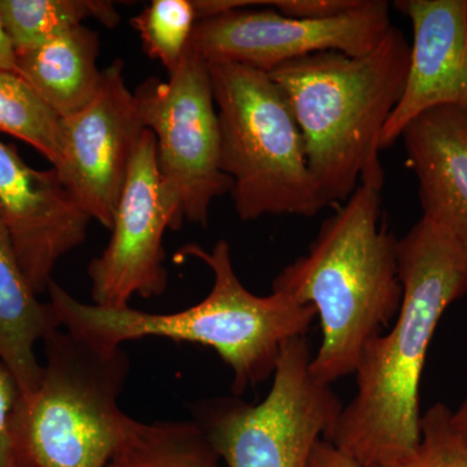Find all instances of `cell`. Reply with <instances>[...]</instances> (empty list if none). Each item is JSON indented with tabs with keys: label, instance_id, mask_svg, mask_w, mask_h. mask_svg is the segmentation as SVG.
Listing matches in <instances>:
<instances>
[{
	"label": "cell",
	"instance_id": "6da1fadb",
	"mask_svg": "<svg viewBox=\"0 0 467 467\" xmlns=\"http://www.w3.org/2000/svg\"><path fill=\"white\" fill-rule=\"evenodd\" d=\"M402 301L392 327L362 352L358 391L325 441L368 467H395L420 441V386L439 322L467 295V254L423 217L398 239Z\"/></svg>",
	"mask_w": 467,
	"mask_h": 467
},
{
	"label": "cell",
	"instance_id": "7a4b0ae2",
	"mask_svg": "<svg viewBox=\"0 0 467 467\" xmlns=\"http://www.w3.org/2000/svg\"><path fill=\"white\" fill-rule=\"evenodd\" d=\"M180 256L201 260L213 275L211 292L190 308L165 315L131 306L104 308L76 299L55 281L47 290L51 306L61 328L98 346L161 337L208 347L233 371L232 389L239 398L273 377L285 344L306 337L317 312L284 292L252 294L234 270L226 241H218L212 251L192 243L181 248Z\"/></svg>",
	"mask_w": 467,
	"mask_h": 467
},
{
	"label": "cell",
	"instance_id": "3957f363",
	"mask_svg": "<svg viewBox=\"0 0 467 467\" xmlns=\"http://www.w3.org/2000/svg\"><path fill=\"white\" fill-rule=\"evenodd\" d=\"M382 192L359 184L326 218L308 252L284 267L272 291L317 312L321 346L310 373L331 384L355 374L368 343L400 310L398 239L383 221Z\"/></svg>",
	"mask_w": 467,
	"mask_h": 467
},
{
	"label": "cell",
	"instance_id": "277c9868",
	"mask_svg": "<svg viewBox=\"0 0 467 467\" xmlns=\"http://www.w3.org/2000/svg\"><path fill=\"white\" fill-rule=\"evenodd\" d=\"M410 45L391 26L373 51L318 52L269 76L287 97L326 207H339L359 184L382 192L380 135L407 81Z\"/></svg>",
	"mask_w": 467,
	"mask_h": 467
},
{
	"label": "cell",
	"instance_id": "5b68a950",
	"mask_svg": "<svg viewBox=\"0 0 467 467\" xmlns=\"http://www.w3.org/2000/svg\"><path fill=\"white\" fill-rule=\"evenodd\" d=\"M38 387L14 420L18 467H104L124 435L119 408L130 371L124 347L58 328L46 337Z\"/></svg>",
	"mask_w": 467,
	"mask_h": 467
},
{
	"label": "cell",
	"instance_id": "8992f818",
	"mask_svg": "<svg viewBox=\"0 0 467 467\" xmlns=\"http://www.w3.org/2000/svg\"><path fill=\"white\" fill-rule=\"evenodd\" d=\"M208 66L220 121L221 169L232 180L238 217L317 216L326 205L284 90L269 73L251 67Z\"/></svg>",
	"mask_w": 467,
	"mask_h": 467
},
{
	"label": "cell",
	"instance_id": "52a82bcc",
	"mask_svg": "<svg viewBox=\"0 0 467 467\" xmlns=\"http://www.w3.org/2000/svg\"><path fill=\"white\" fill-rule=\"evenodd\" d=\"M306 337L282 349L272 387L259 404L238 396L196 402L193 420L226 467H308L316 445L344 407L331 384L310 373Z\"/></svg>",
	"mask_w": 467,
	"mask_h": 467
},
{
	"label": "cell",
	"instance_id": "ba28073f",
	"mask_svg": "<svg viewBox=\"0 0 467 467\" xmlns=\"http://www.w3.org/2000/svg\"><path fill=\"white\" fill-rule=\"evenodd\" d=\"M134 92L156 140L160 174L183 220L205 227L212 202L232 190L221 169V131L209 66L192 47L167 81L150 77Z\"/></svg>",
	"mask_w": 467,
	"mask_h": 467
},
{
	"label": "cell",
	"instance_id": "9c48e42d",
	"mask_svg": "<svg viewBox=\"0 0 467 467\" xmlns=\"http://www.w3.org/2000/svg\"><path fill=\"white\" fill-rule=\"evenodd\" d=\"M180 205L160 174L156 140L144 130L117 205L109 245L88 265L91 299L104 308L130 306L134 296H161L168 288L165 232L183 223Z\"/></svg>",
	"mask_w": 467,
	"mask_h": 467
},
{
	"label": "cell",
	"instance_id": "30bf717a",
	"mask_svg": "<svg viewBox=\"0 0 467 467\" xmlns=\"http://www.w3.org/2000/svg\"><path fill=\"white\" fill-rule=\"evenodd\" d=\"M391 26L384 0H362L358 8L330 20H301L275 9H236L199 21L190 47L208 64H241L272 73L318 52L362 57L379 45Z\"/></svg>",
	"mask_w": 467,
	"mask_h": 467
},
{
	"label": "cell",
	"instance_id": "8fae6325",
	"mask_svg": "<svg viewBox=\"0 0 467 467\" xmlns=\"http://www.w3.org/2000/svg\"><path fill=\"white\" fill-rule=\"evenodd\" d=\"M124 61L101 70L97 94L78 112L61 119V181L91 220L112 229L129 168L144 133Z\"/></svg>",
	"mask_w": 467,
	"mask_h": 467
},
{
	"label": "cell",
	"instance_id": "7c38bea8",
	"mask_svg": "<svg viewBox=\"0 0 467 467\" xmlns=\"http://www.w3.org/2000/svg\"><path fill=\"white\" fill-rule=\"evenodd\" d=\"M91 221L57 169L36 171L0 140V223L36 294L47 292L55 266L85 242Z\"/></svg>",
	"mask_w": 467,
	"mask_h": 467
},
{
	"label": "cell",
	"instance_id": "4fadbf2b",
	"mask_svg": "<svg viewBox=\"0 0 467 467\" xmlns=\"http://www.w3.org/2000/svg\"><path fill=\"white\" fill-rule=\"evenodd\" d=\"M413 43L400 100L380 135V150L401 140L427 110L451 107L467 116V0H400Z\"/></svg>",
	"mask_w": 467,
	"mask_h": 467
},
{
	"label": "cell",
	"instance_id": "5bb4252c",
	"mask_svg": "<svg viewBox=\"0 0 467 467\" xmlns=\"http://www.w3.org/2000/svg\"><path fill=\"white\" fill-rule=\"evenodd\" d=\"M401 140L423 217L447 230L467 254V116L451 107L427 110Z\"/></svg>",
	"mask_w": 467,
	"mask_h": 467
},
{
	"label": "cell",
	"instance_id": "9a60e30c",
	"mask_svg": "<svg viewBox=\"0 0 467 467\" xmlns=\"http://www.w3.org/2000/svg\"><path fill=\"white\" fill-rule=\"evenodd\" d=\"M58 328L54 306L38 299L0 223V362L16 380L21 398L32 395L41 380L36 346Z\"/></svg>",
	"mask_w": 467,
	"mask_h": 467
},
{
	"label": "cell",
	"instance_id": "2e32d148",
	"mask_svg": "<svg viewBox=\"0 0 467 467\" xmlns=\"http://www.w3.org/2000/svg\"><path fill=\"white\" fill-rule=\"evenodd\" d=\"M99 36L79 26L50 41L16 52L18 75L61 119L88 106L99 88Z\"/></svg>",
	"mask_w": 467,
	"mask_h": 467
},
{
	"label": "cell",
	"instance_id": "e0dca14e",
	"mask_svg": "<svg viewBox=\"0 0 467 467\" xmlns=\"http://www.w3.org/2000/svg\"><path fill=\"white\" fill-rule=\"evenodd\" d=\"M104 467H226L195 420L142 422L129 417Z\"/></svg>",
	"mask_w": 467,
	"mask_h": 467
},
{
	"label": "cell",
	"instance_id": "ac0fdd59",
	"mask_svg": "<svg viewBox=\"0 0 467 467\" xmlns=\"http://www.w3.org/2000/svg\"><path fill=\"white\" fill-rule=\"evenodd\" d=\"M5 29L16 52L29 50L95 18L107 27L119 23L107 0H0Z\"/></svg>",
	"mask_w": 467,
	"mask_h": 467
},
{
	"label": "cell",
	"instance_id": "d6986e66",
	"mask_svg": "<svg viewBox=\"0 0 467 467\" xmlns=\"http://www.w3.org/2000/svg\"><path fill=\"white\" fill-rule=\"evenodd\" d=\"M0 133L42 153L52 168L63 160L61 117L16 73L0 70Z\"/></svg>",
	"mask_w": 467,
	"mask_h": 467
},
{
	"label": "cell",
	"instance_id": "ffe728a7",
	"mask_svg": "<svg viewBox=\"0 0 467 467\" xmlns=\"http://www.w3.org/2000/svg\"><path fill=\"white\" fill-rule=\"evenodd\" d=\"M198 24L192 0H153L131 20L143 50L173 73L189 47Z\"/></svg>",
	"mask_w": 467,
	"mask_h": 467
},
{
	"label": "cell",
	"instance_id": "44dd1931",
	"mask_svg": "<svg viewBox=\"0 0 467 467\" xmlns=\"http://www.w3.org/2000/svg\"><path fill=\"white\" fill-rule=\"evenodd\" d=\"M395 467H467V445L451 425L447 405L436 402L422 414L417 451Z\"/></svg>",
	"mask_w": 467,
	"mask_h": 467
},
{
	"label": "cell",
	"instance_id": "7402d4cb",
	"mask_svg": "<svg viewBox=\"0 0 467 467\" xmlns=\"http://www.w3.org/2000/svg\"><path fill=\"white\" fill-rule=\"evenodd\" d=\"M20 399L16 380L0 362V467H18L14 420Z\"/></svg>",
	"mask_w": 467,
	"mask_h": 467
},
{
	"label": "cell",
	"instance_id": "603a6c76",
	"mask_svg": "<svg viewBox=\"0 0 467 467\" xmlns=\"http://www.w3.org/2000/svg\"><path fill=\"white\" fill-rule=\"evenodd\" d=\"M362 0H270L266 5L275 7L285 16L301 20H330L358 8Z\"/></svg>",
	"mask_w": 467,
	"mask_h": 467
},
{
	"label": "cell",
	"instance_id": "cb8c5ba5",
	"mask_svg": "<svg viewBox=\"0 0 467 467\" xmlns=\"http://www.w3.org/2000/svg\"><path fill=\"white\" fill-rule=\"evenodd\" d=\"M308 467H368L340 451L330 441H319L312 453Z\"/></svg>",
	"mask_w": 467,
	"mask_h": 467
},
{
	"label": "cell",
	"instance_id": "d4e9b609",
	"mask_svg": "<svg viewBox=\"0 0 467 467\" xmlns=\"http://www.w3.org/2000/svg\"><path fill=\"white\" fill-rule=\"evenodd\" d=\"M0 70L18 75L16 50L5 29L2 8H0Z\"/></svg>",
	"mask_w": 467,
	"mask_h": 467
},
{
	"label": "cell",
	"instance_id": "484cf974",
	"mask_svg": "<svg viewBox=\"0 0 467 467\" xmlns=\"http://www.w3.org/2000/svg\"><path fill=\"white\" fill-rule=\"evenodd\" d=\"M451 425L467 445V399L456 411H451Z\"/></svg>",
	"mask_w": 467,
	"mask_h": 467
}]
</instances>
